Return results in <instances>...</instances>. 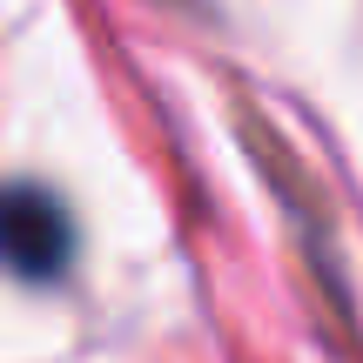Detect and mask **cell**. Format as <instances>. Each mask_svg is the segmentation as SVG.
I'll return each instance as SVG.
<instances>
[{
	"instance_id": "obj_1",
	"label": "cell",
	"mask_w": 363,
	"mask_h": 363,
	"mask_svg": "<svg viewBox=\"0 0 363 363\" xmlns=\"http://www.w3.org/2000/svg\"><path fill=\"white\" fill-rule=\"evenodd\" d=\"M74 256V222H67L61 195L34 189V182H7L0 189V262L27 283H54Z\"/></svg>"
}]
</instances>
